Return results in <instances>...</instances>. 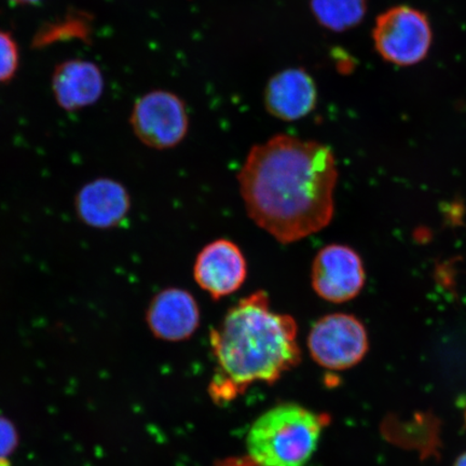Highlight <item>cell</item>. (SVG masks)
I'll return each mask as SVG.
<instances>
[{"mask_svg": "<svg viewBox=\"0 0 466 466\" xmlns=\"http://www.w3.org/2000/svg\"><path fill=\"white\" fill-rule=\"evenodd\" d=\"M9 2L14 3L15 5H25L36 4V3L40 2V0H9Z\"/></svg>", "mask_w": 466, "mask_h": 466, "instance_id": "obj_16", "label": "cell"}, {"mask_svg": "<svg viewBox=\"0 0 466 466\" xmlns=\"http://www.w3.org/2000/svg\"><path fill=\"white\" fill-rule=\"evenodd\" d=\"M316 81L305 68L282 69L268 80L264 105L268 114L287 122L299 121L317 107Z\"/></svg>", "mask_w": 466, "mask_h": 466, "instance_id": "obj_10", "label": "cell"}, {"mask_svg": "<svg viewBox=\"0 0 466 466\" xmlns=\"http://www.w3.org/2000/svg\"><path fill=\"white\" fill-rule=\"evenodd\" d=\"M453 466H466V451L456 460Z\"/></svg>", "mask_w": 466, "mask_h": 466, "instance_id": "obj_17", "label": "cell"}, {"mask_svg": "<svg viewBox=\"0 0 466 466\" xmlns=\"http://www.w3.org/2000/svg\"><path fill=\"white\" fill-rule=\"evenodd\" d=\"M75 208L85 225L96 229H112L129 215L131 198L125 186L116 180L97 178L78 191Z\"/></svg>", "mask_w": 466, "mask_h": 466, "instance_id": "obj_11", "label": "cell"}, {"mask_svg": "<svg viewBox=\"0 0 466 466\" xmlns=\"http://www.w3.org/2000/svg\"><path fill=\"white\" fill-rule=\"evenodd\" d=\"M16 446L17 434L13 423L0 416V466H10L9 458Z\"/></svg>", "mask_w": 466, "mask_h": 466, "instance_id": "obj_15", "label": "cell"}, {"mask_svg": "<svg viewBox=\"0 0 466 466\" xmlns=\"http://www.w3.org/2000/svg\"><path fill=\"white\" fill-rule=\"evenodd\" d=\"M52 90L58 105L68 112L83 109L100 100L103 75L95 63L71 60L58 64L52 77Z\"/></svg>", "mask_w": 466, "mask_h": 466, "instance_id": "obj_12", "label": "cell"}, {"mask_svg": "<svg viewBox=\"0 0 466 466\" xmlns=\"http://www.w3.org/2000/svg\"><path fill=\"white\" fill-rule=\"evenodd\" d=\"M309 4L319 25L335 33L358 26L367 11L366 0H310Z\"/></svg>", "mask_w": 466, "mask_h": 466, "instance_id": "obj_13", "label": "cell"}, {"mask_svg": "<svg viewBox=\"0 0 466 466\" xmlns=\"http://www.w3.org/2000/svg\"><path fill=\"white\" fill-rule=\"evenodd\" d=\"M194 278L212 299L219 300L243 287L248 278L247 259L235 242L218 238L198 254Z\"/></svg>", "mask_w": 466, "mask_h": 466, "instance_id": "obj_8", "label": "cell"}, {"mask_svg": "<svg viewBox=\"0 0 466 466\" xmlns=\"http://www.w3.org/2000/svg\"><path fill=\"white\" fill-rule=\"evenodd\" d=\"M378 54L400 66L424 60L432 45V29L427 15L408 5H399L378 16L372 31Z\"/></svg>", "mask_w": 466, "mask_h": 466, "instance_id": "obj_4", "label": "cell"}, {"mask_svg": "<svg viewBox=\"0 0 466 466\" xmlns=\"http://www.w3.org/2000/svg\"><path fill=\"white\" fill-rule=\"evenodd\" d=\"M311 283L320 299L342 304L360 294L365 283L362 259L351 248L330 244L312 262Z\"/></svg>", "mask_w": 466, "mask_h": 466, "instance_id": "obj_7", "label": "cell"}, {"mask_svg": "<svg viewBox=\"0 0 466 466\" xmlns=\"http://www.w3.org/2000/svg\"><path fill=\"white\" fill-rule=\"evenodd\" d=\"M322 416L296 403L270 408L250 427L247 448L259 466H305L317 451Z\"/></svg>", "mask_w": 466, "mask_h": 466, "instance_id": "obj_3", "label": "cell"}, {"mask_svg": "<svg viewBox=\"0 0 466 466\" xmlns=\"http://www.w3.org/2000/svg\"><path fill=\"white\" fill-rule=\"evenodd\" d=\"M307 345L314 362L329 370L357 366L369 352V335L351 314L333 313L320 318L309 333Z\"/></svg>", "mask_w": 466, "mask_h": 466, "instance_id": "obj_5", "label": "cell"}, {"mask_svg": "<svg viewBox=\"0 0 466 466\" xmlns=\"http://www.w3.org/2000/svg\"><path fill=\"white\" fill-rule=\"evenodd\" d=\"M130 124L134 134L147 147L171 149L187 136V106L171 91H150L134 104Z\"/></svg>", "mask_w": 466, "mask_h": 466, "instance_id": "obj_6", "label": "cell"}, {"mask_svg": "<svg viewBox=\"0 0 466 466\" xmlns=\"http://www.w3.org/2000/svg\"><path fill=\"white\" fill-rule=\"evenodd\" d=\"M337 178L328 146L288 134L253 146L238 174L249 218L282 244L329 226Z\"/></svg>", "mask_w": 466, "mask_h": 466, "instance_id": "obj_1", "label": "cell"}, {"mask_svg": "<svg viewBox=\"0 0 466 466\" xmlns=\"http://www.w3.org/2000/svg\"><path fill=\"white\" fill-rule=\"evenodd\" d=\"M19 49L11 34L0 31V83L13 79L19 67Z\"/></svg>", "mask_w": 466, "mask_h": 466, "instance_id": "obj_14", "label": "cell"}, {"mask_svg": "<svg viewBox=\"0 0 466 466\" xmlns=\"http://www.w3.org/2000/svg\"><path fill=\"white\" fill-rule=\"evenodd\" d=\"M151 333L159 339L178 342L189 339L200 326V308L189 291L168 288L154 296L146 312Z\"/></svg>", "mask_w": 466, "mask_h": 466, "instance_id": "obj_9", "label": "cell"}, {"mask_svg": "<svg viewBox=\"0 0 466 466\" xmlns=\"http://www.w3.org/2000/svg\"><path fill=\"white\" fill-rule=\"evenodd\" d=\"M297 334L295 319L273 311L269 295L256 290L227 311L211 345L227 380L246 388L276 381L299 362Z\"/></svg>", "mask_w": 466, "mask_h": 466, "instance_id": "obj_2", "label": "cell"}]
</instances>
